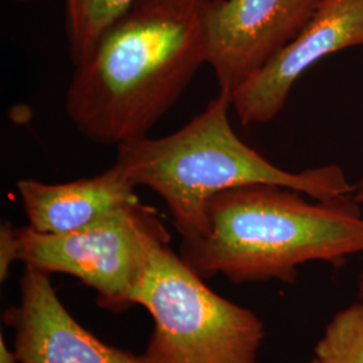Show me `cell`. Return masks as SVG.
I'll return each instance as SVG.
<instances>
[{
    "instance_id": "obj_1",
    "label": "cell",
    "mask_w": 363,
    "mask_h": 363,
    "mask_svg": "<svg viewBox=\"0 0 363 363\" xmlns=\"http://www.w3.org/2000/svg\"><path fill=\"white\" fill-rule=\"evenodd\" d=\"M211 0H139L76 65L66 113L103 145L147 136L208 64Z\"/></svg>"
},
{
    "instance_id": "obj_2",
    "label": "cell",
    "mask_w": 363,
    "mask_h": 363,
    "mask_svg": "<svg viewBox=\"0 0 363 363\" xmlns=\"http://www.w3.org/2000/svg\"><path fill=\"white\" fill-rule=\"evenodd\" d=\"M359 206L352 195L310 202L277 184L234 187L208 201L205 233L183 238L179 255L202 279L292 284L307 262L339 268L362 253Z\"/></svg>"
},
{
    "instance_id": "obj_3",
    "label": "cell",
    "mask_w": 363,
    "mask_h": 363,
    "mask_svg": "<svg viewBox=\"0 0 363 363\" xmlns=\"http://www.w3.org/2000/svg\"><path fill=\"white\" fill-rule=\"evenodd\" d=\"M230 106L232 94L220 91L181 130L117 147L115 164L136 186H145L162 196L182 240L205 233L208 201L234 187L277 184L316 201L354 194L355 186L337 164L300 172L274 166L234 133Z\"/></svg>"
},
{
    "instance_id": "obj_4",
    "label": "cell",
    "mask_w": 363,
    "mask_h": 363,
    "mask_svg": "<svg viewBox=\"0 0 363 363\" xmlns=\"http://www.w3.org/2000/svg\"><path fill=\"white\" fill-rule=\"evenodd\" d=\"M135 304L155 325L144 363H257L259 316L213 292L169 242L152 249Z\"/></svg>"
},
{
    "instance_id": "obj_5",
    "label": "cell",
    "mask_w": 363,
    "mask_h": 363,
    "mask_svg": "<svg viewBox=\"0 0 363 363\" xmlns=\"http://www.w3.org/2000/svg\"><path fill=\"white\" fill-rule=\"evenodd\" d=\"M21 261L45 272L65 273L96 291L100 308L130 310L152 249L171 237L157 211L142 202L91 228L43 234L16 228Z\"/></svg>"
},
{
    "instance_id": "obj_6",
    "label": "cell",
    "mask_w": 363,
    "mask_h": 363,
    "mask_svg": "<svg viewBox=\"0 0 363 363\" xmlns=\"http://www.w3.org/2000/svg\"><path fill=\"white\" fill-rule=\"evenodd\" d=\"M322 0H211L205 15L208 64L233 94L296 38Z\"/></svg>"
},
{
    "instance_id": "obj_7",
    "label": "cell",
    "mask_w": 363,
    "mask_h": 363,
    "mask_svg": "<svg viewBox=\"0 0 363 363\" xmlns=\"http://www.w3.org/2000/svg\"><path fill=\"white\" fill-rule=\"evenodd\" d=\"M363 46V0H322L310 22L272 61L232 94L244 125L272 121L294 85L325 57Z\"/></svg>"
},
{
    "instance_id": "obj_8",
    "label": "cell",
    "mask_w": 363,
    "mask_h": 363,
    "mask_svg": "<svg viewBox=\"0 0 363 363\" xmlns=\"http://www.w3.org/2000/svg\"><path fill=\"white\" fill-rule=\"evenodd\" d=\"M21 294L19 304L3 313L21 363H144L142 355L112 347L79 325L57 296L50 273L26 265Z\"/></svg>"
},
{
    "instance_id": "obj_9",
    "label": "cell",
    "mask_w": 363,
    "mask_h": 363,
    "mask_svg": "<svg viewBox=\"0 0 363 363\" xmlns=\"http://www.w3.org/2000/svg\"><path fill=\"white\" fill-rule=\"evenodd\" d=\"M28 226L43 234H69L91 228L139 203L136 184L116 164L91 178L46 184L18 182Z\"/></svg>"
},
{
    "instance_id": "obj_10",
    "label": "cell",
    "mask_w": 363,
    "mask_h": 363,
    "mask_svg": "<svg viewBox=\"0 0 363 363\" xmlns=\"http://www.w3.org/2000/svg\"><path fill=\"white\" fill-rule=\"evenodd\" d=\"M139 0H65L66 35L70 60L78 65L105 30Z\"/></svg>"
},
{
    "instance_id": "obj_11",
    "label": "cell",
    "mask_w": 363,
    "mask_h": 363,
    "mask_svg": "<svg viewBox=\"0 0 363 363\" xmlns=\"http://www.w3.org/2000/svg\"><path fill=\"white\" fill-rule=\"evenodd\" d=\"M316 363H363V300L337 311L315 346Z\"/></svg>"
},
{
    "instance_id": "obj_12",
    "label": "cell",
    "mask_w": 363,
    "mask_h": 363,
    "mask_svg": "<svg viewBox=\"0 0 363 363\" xmlns=\"http://www.w3.org/2000/svg\"><path fill=\"white\" fill-rule=\"evenodd\" d=\"M15 261H21V241L18 230L9 220L0 225V280L4 281L10 276Z\"/></svg>"
},
{
    "instance_id": "obj_13",
    "label": "cell",
    "mask_w": 363,
    "mask_h": 363,
    "mask_svg": "<svg viewBox=\"0 0 363 363\" xmlns=\"http://www.w3.org/2000/svg\"><path fill=\"white\" fill-rule=\"evenodd\" d=\"M0 363H21L16 352L6 346L3 337H0Z\"/></svg>"
},
{
    "instance_id": "obj_14",
    "label": "cell",
    "mask_w": 363,
    "mask_h": 363,
    "mask_svg": "<svg viewBox=\"0 0 363 363\" xmlns=\"http://www.w3.org/2000/svg\"><path fill=\"white\" fill-rule=\"evenodd\" d=\"M354 199L359 203V205H363V178L361 181L358 182V184L355 186V190H354Z\"/></svg>"
},
{
    "instance_id": "obj_15",
    "label": "cell",
    "mask_w": 363,
    "mask_h": 363,
    "mask_svg": "<svg viewBox=\"0 0 363 363\" xmlns=\"http://www.w3.org/2000/svg\"><path fill=\"white\" fill-rule=\"evenodd\" d=\"M358 295L359 300H363V272L359 276V283H358Z\"/></svg>"
},
{
    "instance_id": "obj_16",
    "label": "cell",
    "mask_w": 363,
    "mask_h": 363,
    "mask_svg": "<svg viewBox=\"0 0 363 363\" xmlns=\"http://www.w3.org/2000/svg\"><path fill=\"white\" fill-rule=\"evenodd\" d=\"M18 1H30V0H18Z\"/></svg>"
},
{
    "instance_id": "obj_17",
    "label": "cell",
    "mask_w": 363,
    "mask_h": 363,
    "mask_svg": "<svg viewBox=\"0 0 363 363\" xmlns=\"http://www.w3.org/2000/svg\"><path fill=\"white\" fill-rule=\"evenodd\" d=\"M308 363H316V361H315V359H312L311 362H308Z\"/></svg>"
}]
</instances>
